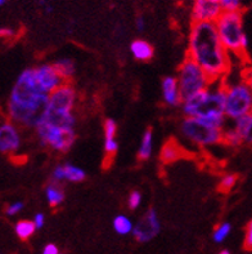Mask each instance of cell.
Here are the masks:
<instances>
[{
    "mask_svg": "<svg viewBox=\"0 0 252 254\" xmlns=\"http://www.w3.org/2000/svg\"><path fill=\"white\" fill-rule=\"evenodd\" d=\"M49 94L39 87L34 68H26L10 90L6 102V116L19 127L36 128L45 109L48 106Z\"/></svg>",
    "mask_w": 252,
    "mask_h": 254,
    "instance_id": "6da1fadb",
    "label": "cell"
},
{
    "mask_svg": "<svg viewBox=\"0 0 252 254\" xmlns=\"http://www.w3.org/2000/svg\"><path fill=\"white\" fill-rule=\"evenodd\" d=\"M188 57L195 60L214 81L220 80L229 71V52L221 43L215 22H192Z\"/></svg>",
    "mask_w": 252,
    "mask_h": 254,
    "instance_id": "7a4b0ae2",
    "label": "cell"
},
{
    "mask_svg": "<svg viewBox=\"0 0 252 254\" xmlns=\"http://www.w3.org/2000/svg\"><path fill=\"white\" fill-rule=\"evenodd\" d=\"M214 83L207 89L201 90L188 98H184L182 103V110L187 118L206 119L224 129L228 120L225 115L227 85H223V84L214 85Z\"/></svg>",
    "mask_w": 252,
    "mask_h": 254,
    "instance_id": "3957f363",
    "label": "cell"
},
{
    "mask_svg": "<svg viewBox=\"0 0 252 254\" xmlns=\"http://www.w3.org/2000/svg\"><path fill=\"white\" fill-rule=\"evenodd\" d=\"M215 25L221 43L229 55H246L250 40L243 26V12H224Z\"/></svg>",
    "mask_w": 252,
    "mask_h": 254,
    "instance_id": "277c9868",
    "label": "cell"
},
{
    "mask_svg": "<svg viewBox=\"0 0 252 254\" xmlns=\"http://www.w3.org/2000/svg\"><path fill=\"white\" fill-rule=\"evenodd\" d=\"M180 132L185 139L200 147H210L223 142L224 129L201 118H187L182 120Z\"/></svg>",
    "mask_w": 252,
    "mask_h": 254,
    "instance_id": "5b68a950",
    "label": "cell"
},
{
    "mask_svg": "<svg viewBox=\"0 0 252 254\" xmlns=\"http://www.w3.org/2000/svg\"><path fill=\"white\" fill-rule=\"evenodd\" d=\"M176 79L179 81L183 100L201 92V90L207 89L214 83L210 75L195 60H192L188 56L179 66Z\"/></svg>",
    "mask_w": 252,
    "mask_h": 254,
    "instance_id": "8992f818",
    "label": "cell"
},
{
    "mask_svg": "<svg viewBox=\"0 0 252 254\" xmlns=\"http://www.w3.org/2000/svg\"><path fill=\"white\" fill-rule=\"evenodd\" d=\"M39 142L43 147H49L57 152H67L76 141L75 129H64L48 122H40L35 128Z\"/></svg>",
    "mask_w": 252,
    "mask_h": 254,
    "instance_id": "52a82bcc",
    "label": "cell"
},
{
    "mask_svg": "<svg viewBox=\"0 0 252 254\" xmlns=\"http://www.w3.org/2000/svg\"><path fill=\"white\" fill-rule=\"evenodd\" d=\"M252 113V90L245 80L227 85L225 90V115L229 120Z\"/></svg>",
    "mask_w": 252,
    "mask_h": 254,
    "instance_id": "ba28073f",
    "label": "cell"
},
{
    "mask_svg": "<svg viewBox=\"0 0 252 254\" xmlns=\"http://www.w3.org/2000/svg\"><path fill=\"white\" fill-rule=\"evenodd\" d=\"M77 93L72 84H62L61 87L49 94V101L47 109L53 111H64V113H72L76 106Z\"/></svg>",
    "mask_w": 252,
    "mask_h": 254,
    "instance_id": "9c48e42d",
    "label": "cell"
},
{
    "mask_svg": "<svg viewBox=\"0 0 252 254\" xmlns=\"http://www.w3.org/2000/svg\"><path fill=\"white\" fill-rule=\"evenodd\" d=\"M161 230V223L157 212L154 209H150L137 225L134 226L133 235L139 243H147L156 238Z\"/></svg>",
    "mask_w": 252,
    "mask_h": 254,
    "instance_id": "30bf717a",
    "label": "cell"
},
{
    "mask_svg": "<svg viewBox=\"0 0 252 254\" xmlns=\"http://www.w3.org/2000/svg\"><path fill=\"white\" fill-rule=\"evenodd\" d=\"M224 13L220 3L214 0H195L192 5V22H216Z\"/></svg>",
    "mask_w": 252,
    "mask_h": 254,
    "instance_id": "8fae6325",
    "label": "cell"
},
{
    "mask_svg": "<svg viewBox=\"0 0 252 254\" xmlns=\"http://www.w3.org/2000/svg\"><path fill=\"white\" fill-rule=\"evenodd\" d=\"M19 126L12 120H5L0 126V151L1 154H16L21 147V133Z\"/></svg>",
    "mask_w": 252,
    "mask_h": 254,
    "instance_id": "7c38bea8",
    "label": "cell"
},
{
    "mask_svg": "<svg viewBox=\"0 0 252 254\" xmlns=\"http://www.w3.org/2000/svg\"><path fill=\"white\" fill-rule=\"evenodd\" d=\"M34 71H35V77L39 87L42 88L43 92H45L47 94L53 93L54 90L61 87L62 84L66 83L61 75L58 74L53 64H40L38 67H34Z\"/></svg>",
    "mask_w": 252,
    "mask_h": 254,
    "instance_id": "4fadbf2b",
    "label": "cell"
},
{
    "mask_svg": "<svg viewBox=\"0 0 252 254\" xmlns=\"http://www.w3.org/2000/svg\"><path fill=\"white\" fill-rule=\"evenodd\" d=\"M51 177H53V181L58 182V184H61L63 181H68V182H81V181L85 180L86 173L80 167H76L74 164L66 163V164L55 167V169L53 171V174H51Z\"/></svg>",
    "mask_w": 252,
    "mask_h": 254,
    "instance_id": "5bb4252c",
    "label": "cell"
},
{
    "mask_svg": "<svg viewBox=\"0 0 252 254\" xmlns=\"http://www.w3.org/2000/svg\"><path fill=\"white\" fill-rule=\"evenodd\" d=\"M161 87H162L163 101H165L166 105H169V106H172V107L182 106L183 96H182V92H180L179 81L176 77L174 76L163 77Z\"/></svg>",
    "mask_w": 252,
    "mask_h": 254,
    "instance_id": "9a60e30c",
    "label": "cell"
},
{
    "mask_svg": "<svg viewBox=\"0 0 252 254\" xmlns=\"http://www.w3.org/2000/svg\"><path fill=\"white\" fill-rule=\"evenodd\" d=\"M130 52L133 57L138 61H148L153 57L154 49L153 47L143 39H137L130 44Z\"/></svg>",
    "mask_w": 252,
    "mask_h": 254,
    "instance_id": "2e32d148",
    "label": "cell"
},
{
    "mask_svg": "<svg viewBox=\"0 0 252 254\" xmlns=\"http://www.w3.org/2000/svg\"><path fill=\"white\" fill-rule=\"evenodd\" d=\"M45 197L51 208H57L64 201V191L58 182H50L45 187Z\"/></svg>",
    "mask_w": 252,
    "mask_h": 254,
    "instance_id": "e0dca14e",
    "label": "cell"
},
{
    "mask_svg": "<svg viewBox=\"0 0 252 254\" xmlns=\"http://www.w3.org/2000/svg\"><path fill=\"white\" fill-rule=\"evenodd\" d=\"M53 66H54L55 70L58 71V74L61 75L62 79L66 83H68L74 77L75 72H76V64H75L74 60H71L68 57L58 58L57 61L53 64Z\"/></svg>",
    "mask_w": 252,
    "mask_h": 254,
    "instance_id": "ac0fdd59",
    "label": "cell"
},
{
    "mask_svg": "<svg viewBox=\"0 0 252 254\" xmlns=\"http://www.w3.org/2000/svg\"><path fill=\"white\" fill-rule=\"evenodd\" d=\"M182 148L179 147L178 143L175 141H169L163 145L160 156L163 164H171L182 159Z\"/></svg>",
    "mask_w": 252,
    "mask_h": 254,
    "instance_id": "d6986e66",
    "label": "cell"
},
{
    "mask_svg": "<svg viewBox=\"0 0 252 254\" xmlns=\"http://www.w3.org/2000/svg\"><path fill=\"white\" fill-rule=\"evenodd\" d=\"M152 152H153V132L151 128H147L144 130L143 137H142L138 158L141 160H148L152 156Z\"/></svg>",
    "mask_w": 252,
    "mask_h": 254,
    "instance_id": "ffe728a7",
    "label": "cell"
},
{
    "mask_svg": "<svg viewBox=\"0 0 252 254\" xmlns=\"http://www.w3.org/2000/svg\"><path fill=\"white\" fill-rule=\"evenodd\" d=\"M223 142L225 145L230 146V147H240L243 145V138L241 134L233 126L230 128H227V124L224 127V139Z\"/></svg>",
    "mask_w": 252,
    "mask_h": 254,
    "instance_id": "44dd1931",
    "label": "cell"
},
{
    "mask_svg": "<svg viewBox=\"0 0 252 254\" xmlns=\"http://www.w3.org/2000/svg\"><path fill=\"white\" fill-rule=\"evenodd\" d=\"M35 230L36 226L34 221H27V219H22V221L17 222L16 227H14V231L21 240H27L30 236H32Z\"/></svg>",
    "mask_w": 252,
    "mask_h": 254,
    "instance_id": "7402d4cb",
    "label": "cell"
},
{
    "mask_svg": "<svg viewBox=\"0 0 252 254\" xmlns=\"http://www.w3.org/2000/svg\"><path fill=\"white\" fill-rule=\"evenodd\" d=\"M113 229L120 235H128V234H133L134 225H133L130 218L121 214V216L115 217V219H113Z\"/></svg>",
    "mask_w": 252,
    "mask_h": 254,
    "instance_id": "603a6c76",
    "label": "cell"
},
{
    "mask_svg": "<svg viewBox=\"0 0 252 254\" xmlns=\"http://www.w3.org/2000/svg\"><path fill=\"white\" fill-rule=\"evenodd\" d=\"M237 181H238V177H237L236 174H232V173H228L225 176H223L219 182V191L220 192L227 193L229 192L230 190H233V187L236 186Z\"/></svg>",
    "mask_w": 252,
    "mask_h": 254,
    "instance_id": "cb8c5ba5",
    "label": "cell"
},
{
    "mask_svg": "<svg viewBox=\"0 0 252 254\" xmlns=\"http://www.w3.org/2000/svg\"><path fill=\"white\" fill-rule=\"evenodd\" d=\"M230 230H232V226H230V223H228V222L221 223V225H219L216 229H215L212 238H214V240L216 243L224 242V240L228 238V235L230 234Z\"/></svg>",
    "mask_w": 252,
    "mask_h": 254,
    "instance_id": "d4e9b609",
    "label": "cell"
},
{
    "mask_svg": "<svg viewBox=\"0 0 252 254\" xmlns=\"http://www.w3.org/2000/svg\"><path fill=\"white\" fill-rule=\"evenodd\" d=\"M104 151L105 159L112 160L118 151V142L116 138H104Z\"/></svg>",
    "mask_w": 252,
    "mask_h": 254,
    "instance_id": "484cf974",
    "label": "cell"
},
{
    "mask_svg": "<svg viewBox=\"0 0 252 254\" xmlns=\"http://www.w3.org/2000/svg\"><path fill=\"white\" fill-rule=\"evenodd\" d=\"M243 0H220L224 12H242Z\"/></svg>",
    "mask_w": 252,
    "mask_h": 254,
    "instance_id": "4316f807",
    "label": "cell"
},
{
    "mask_svg": "<svg viewBox=\"0 0 252 254\" xmlns=\"http://www.w3.org/2000/svg\"><path fill=\"white\" fill-rule=\"evenodd\" d=\"M117 134V123L113 119H105L104 122V138H116Z\"/></svg>",
    "mask_w": 252,
    "mask_h": 254,
    "instance_id": "83f0119b",
    "label": "cell"
},
{
    "mask_svg": "<svg viewBox=\"0 0 252 254\" xmlns=\"http://www.w3.org/2000/svg\"><path fill=\"white\" fill-rule=\"evenodd\" d=\"M141 203H142V193L138 190L131 191L130 195H129L128 197L129 208H130V209H137V208H139Z\"/></svg>",
    "mask_w": 252,
    "mask_h": 254,
    "instance_id": "f1b7e54d",
    "label": "cell"
},
{
    "mask_svg": "<svg viewBox=\"0 0 252 254\" xmlns=\"http://www.w3.org/2000/svg\"><path fill=\"white\" fill-rule=\"evenodd\" d=\"M242 138L245 145L252 146V113L251 115H250V120L249 123H247V127L242 132Z\"/></svg>",
    "mask_w": 252,
    "mask_h": 254,
    "instance_id": "f546056e",
    "label": "cell"
},
{
    "mask_svg": "<svg viewBox=\"0 0 252 254\" xmlns=\"http://www.w3.org/2000/svg\"><path fill=\"white\" fill-rule=\"evenodd\" d=\"M23 206H25V204L22 201H14V203L9 204V205L6 206L5 214L8 217H14L23 209Z\"/></svg>",
    "mask_w": 252,
    "mask_h": 254,
    "instance_id": "4dcf8cb0",
    "label": "cell"
},
{
    "mask_svg": "<svg viewBox=\"0 0 252 254\" xmlns=\"http://www.w3.org/2000/svg\"><path fill=\"white\" fill-rule=\"evenodd\" d=\"M243 245L247 251H251L252 249V221H250L249 225L246 227V234H245V242Z\"/></svg>",
    "mask_w": 252,
    "mask_h": 254,
    "instance_id": "1f68e13d",
    "label": "cell"
},
{
    "mask_svg": "<svg viewBox=\"0 0 252 254\" xmlns=\"http://www.w3.org/2000/svg\"><path fill=\"white\" fill-rule=\"evenodd\" d=\"M14 35H16V31L13 29H10V27H1V29H0V36L3 39H5V40L13 39Z\"/></svg>",
    "mask_w": 252,
    "mask_h": 254,
    "instance_id": "d6a6232c",
    "label": "cell"
},
{
    "mask_svg": "<svg viewBox=\"0 0 252 254\" xmlns=\"http://www.w3.org/2000/svg\"><path fill=\"white\" fill-rule=\"evenodd\" d=\"M34 223H35L36 229H42L45 223L44 214H43V213H38V214H35V217H34Z\"/></svg>",
    "mask_w": 252,
    "mask_h": 254,
    "instance_id": "836d02e7",
    "label": "cell"
},
{
    "mask_svg": "<svg viewBox=\"0 0 252 254\" xmlns=\"http://www.w3.org/2000/svg\"><path fill=\"white\" fill-rule=\"evenodd\" d=\"M43 254H61V253H59V251H58L57 245L48 244V245H45Z\"/></svg>",
    "mask_w": 252,
    "mask_h": 254,
    "instance_id": "e575fe53",
    "label": "cell"
},
{
    "mask_svg": "<svg viewBox=\"0 0 252 254\" xmlns=\"http://www.w3.org/2000/svg\"><path fill=\"white\" fill-rule=\"evenodd\" d=\"M243 80L246 81L247 85H249L252 90V67H249L245 71V74H243Z\"/></svg>",
    "mask_w": 252,
    "mask_h": 254,
    "instance_id": "d590c367",
    "label": "cell"
},
{
    "mask_svg": "<svg viewBox=\"0 0 252 254\" xmlns=\"http://www.w3.org/2000/svg\"><path fill=\"white\" fill-rule=\"evenodd\" d=\"M135 27H137L138 31H143L144 27H146V22H144L143 17H138L135 19Z\"/></svg>",
    "mask_w": 252,
    "mask_h": 254,
    "instance_id": "8d00e7d4",
    "label": "cell"
},
{
    "mask_svg": "<svg viewBox=\"0 0 252 254\" xmlns=\"http://www.w3.org/2000/svg\"><path fill=\"white\" fill-rule=\"evenodd\" d=\"M6 1H8V0H0V5L4 6L6 4Z\"/></svg>",
    "mask_w": 252,
    "mask_h": 254,
    "instance_id": "74e56055",
    "label": "cell"
},
{
    "mask_svg": "<svg viewBox=\"0 0 252 254\" xmlns=\"http://www.w3.org/2000/svg\"><path fill=\"white\" fill-rule=\"evenodd\" d=\"M219 254H230V253H229V252L227 251V249H224V251H221L220 253H219Z\"/></svg>",
    "mask_w": 252,
    "mask_h": 254,
    "instance_id": "f35d334b",
    "label": "cell"
},
{
    "mask_svg": "<svg viewBox=\"0 0 252 254\" xmlns=\"http://www.w3.org/2000/svg\"><path fill=\"white\" fill-rule=\"evenodd\" d=\"M214 1H217V3H220V0H214Z\"/></svg>",
    "mask_w": 252,
    "mask_h": 254,
    "instance_id": "ab89813d",
    "label": "cell"
}]
</instances>
